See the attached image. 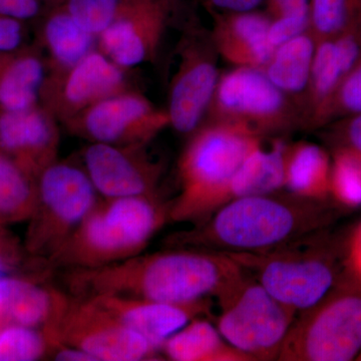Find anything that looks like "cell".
Listing matches in <instances>:
<instances>
[{
    "label": "cell",
    "instance_id": "7bdbcfd3",
    "mask_svg": "<svg viewBox=\"0 0 361 361\" xmlns=\"http://www.w3.org/2000/svg\"><path fill=\"white\" fill-rule=\"evenodd\" d=\"M356 360L361 361V353H360V355L357 356V358H356Z\"/></svg>",
    "mask_w": 361,
    "mask_h": 361
},
{
    "label": "cell",
    "instance_id": "f35d334b",
    "mask_svg": "<svg viewBox=\"0 0 361 361\" xmlns=\"http://www.w3.org/2000/svg\"><path fill=\"white\" fill-rule=\"evenodd\" d=\"M264 4L271 20L310 11V0H266Z\"/></svg>",
    "mask_w": 361,
    "mask_h": 361
},
{
    "label": "cell",
    "instance_id": "52a82bcc",
    "mask_svg": "<svg viewBox=\"0 0 361 361\" xmlns=\"http://www.w3.org/2000/svg\"><path fill=\"white\" fill-rule=\"evenodd\" d=\"M205 122L229 123L261 137L304 130V111L262 68L234 66L221 73Z\"/></svg>",
    "mask_w": 361,
    "mask_h": 361
},
{
    "label": "cell",
    "instance_id": "ffe728a7",
    "mask_svg": "<svg viewBox=\"0 0 361 361\" xmlns=\"http://www.w3.org/2000/svg\"><path fill=\"white\" fill-rule=\"evenodd\" d=\"M65 292L32 280L0 275V322L44 329Z\"/></svg>",
    "mask_w": 361,
    "mask_h": 361
},
{
    "label": "cell",
    "instance_id": "5b68a950",
    "mask_svg": "<svg viewBox=\"0 0 361 361\" xmlns=\"http://www.w3.org/2000/svg\"><path fill=\"white\" fill-rule=\"evenodd\" d=\"M320 230L269 250L225 253L280 302L300 312L344 276L341 237Z\"/></svg>",
    "mask_w": 361,
    "mask_h": 361
},
{
    "label": "cell",
    "instance_id": "9c48e42d",
    "mask_svg": "<svg viewBox=\"0 0 361 361\" xmlns=\"http://www.w3.org/2000/svg\"><path fill=\"white\" fill-rule=\"evenodd\" d=\"M37 188L25 248L45 261L87 217L99 195L84 167L66 161L58 160L45 169Z\"/></svg>",
    "mask_w": 361,
    "mask_h": 361
},
{
    "label": "cell",
    "instance_id": "7402d4cb",
    "mask_svg": "<svg viewBox=\"0 0 361 361\" xmlns=\"http://www.w3.org/2000/svg\"><path fill=\"white\" fill-rule=\"evenodd\" d=\"M329 149L312 142H287L284 159L285 191L310 200L331 201Z\"/></svg>",
    "mask_w": 361,
    "mask_h": 361
},
{
    "label": "cell",
    "instance_id": "ba28073f",
    "mask_svg": "<svg viewBox=\"0 0 361 361\" xmlns=\"http://www.w3.org/2000/svg\"><path fill=\"white\" fill-rule=\"evenodd\" d=\"M218 330L252 361L278 360L298 312L280 302L243 270L217 297Z\"/></svg>",
    "mask_w": 361,
    "mask_h": 361
},
{
    "label": "cell",
    "instance_id": "ac0fdd59",
    "mask_svg": "<svg viewBox=\"0 0 361 361\" xmlns=\"http://www.w3.org/2000/svg\"><path fill=\"white\" fill-rule=\"evenodd\" d=\"M211 37L229 65L262 68L274 49L268 42L271 18L265 11L213 13Z\"/></svg>",
    "mask_w": 361,
    "mask_h": 361
},
{
    "label": "cell",
    "instance_id": "7c38bea8",
    "mask_svg": "<svg viewBox=\"0 0 361 361\" xmlns=\"http://www.w3.org/2000/svg\"><path fill=\"white\" fill-rule=\"evenodd\" d=\"M63 126L71 135L90 142L148 146L170 127V120L166 109L134 89L102 99Z\"/></svg>",
    "mask_w": 361,
    "mask_h": 361
},
{
    "label": "cell",
    "instance_id": "f546056e",
    "mask_svg": "<svg viewBox=\"0 0 361 361\" xmlns=\"http://www.w3.org/2000/svg\"><path fill=\"white\" fill-rule=\"evenodd\" d=\"M358 114H361V61L341 80L334 96L315 116L310 130Z\"/></svg>",
    "mask_w": 361,
    "mask_h": 361
},
{
    "label": "cell",
    "instance_id": "e575fe53",
    "mask_svg": "<svg viewBox=\"0 0 361 361\" xmlns=\"http://www.w3.org/2000/svg\"><path fill=\"white\" fill-rule=\"evenodd\" d=\"M344 275L361 283V220L341 237Z\"/></svg>",
    "mask_w": 361,
    "mask_h": 361
},
{
    "label": "cell",
    "instance_id": "8992f818",
    "mask_svg": "<svg viewBox=\"0 0 361 361\" xmlns=\"http://www.w3.org/2000/svg\"><path fill=\"white\" fill-rule=\"evenodd\" d=\"M361 353V283L344 275L312 307L300 311L281 361H351Z\"/></svg>",
    "mask_w": 361,
    "mask_h": 361
},
{
    "label": "cell",
    "instance_id": "3957f363",
    "mask_svg": "<svg viewBox=\"0 0 361 361\" xmlns=\"http://www.w3.org/2000/svg\"><path fill=\"white\" fill-rule=\"evenodd\" d=\"M171 201L160 194L101 198L63 245L45 260L47 271L92 269L140 255L170 222Z\"/></svg>",
    "mask_w": 361,
    "mask_h": 361
},
{
    "label": "cell",
    "instance_id": "5bb4252c",
    "mask_svg": "<svg viewBox=\"0 0 361 361\" xmlns=\"http://www.w3.org/2000/svg\"><path fill=\"white\" fill-rule=\"evenodd\" d=\"M179 0H123L118 18L97 37V49L125 70L158 59Z\"/></svg>",
    "mask_w": 361,
    "mask_h": 361
},
{
    "label": "cell",
    "instance_id": "83f0119b",
    "mask_svg": "<svg viewBox=\"0 0 361 361\" xmlns=\"http://www.w3.org/2000/svg\"><path fill=\"white\" fill-rule=\"evenodd\" d=\"M361 20V0H310V32L331 39Z\"/></svg>",
    "mask_w": 361,
    "mask_h": 361
},
{
    "label": "cell",
    "instance_id": "8d00e7d4",
    "mask_svg": "<svg viewBox=\"0 0 361 361\" xmlns=\"http://www.w3.org/2000/svg\"><path fill=\"white\" fill-rule=\"evenodd\" d=\"M27 44L25 23L0 16V51H13Z\"/></svg>",
    "mask_w": 361,
    "mask_h": 361
},
{
    "label": "cell",
    "instance_id": "d4e9b609",
    "mask_svg": "<svg viewBox=\"0 0 361 361\" xmlns=\"http://www.w3.org/2000/svg\"><path fill=\"white\" fill-rule=\"evenodd\" d=\"M161 353L174 361H252L221 336L217 326L197 317L169 337Z\"/></svg>",
    "mask_w": 361,
    "mask_h": 361
},
{
    "label": "cell",
    "instance_id": "f1b7e54d",
    "mask_svg": "<svg viewBox=\"0 0 361 361\" xmlns=\"http://www.w3.org/2000/svg\"><path fill=\"white\" fill-rule=\"evenodd\" d=\"M51 351V343L42 329L16 323H7L0 329V361L39 360Z\"/></svg>",
    "mask_w": 361,
    "mask_h": 361
},
{
    "label": "cell",
    "instance_id": "1f68e13d",
    "mask_svg": "<svg viewBox=\"0 0 361 361\" xmlns=\"http://www.w3.org/2000/svg\"><path fill=\"white\" fill-rule=\"evenodd\" d=\"M331 39L344 78L361 61V20Z\"/></svg>",
    "mask_w": 361,
    "mask_h": 361
},
{
    "label": "cell",
    "instance_id": "6da1fadb",
    "mask_svg": "<svg viewBox=\"0 0 361 361\" xmlns=\"http://www.w3.org/2000/svg\"><path fill=\"white\" fill-rule=\"evenodd\" d=\"M242 273L223 252L172 248L103 267L68 270L65 281L68 293L77 297L115 294L185 304L217 298Z\"/></svg>",
    "mask_w": 361,
    "mask_h": 361
},
{
    "label": "cell",
    "instance_id": "d6986e66",
    "mask_svg": "<svg viewBox=\"0 0 361 361\" xmlns=\"http://www.w3.org/2000/svg\"><path fill=\"white\" fill-rule=\"evenodd\" d=\"M47 73V61L37 44L0 51V108L25 110L39 104Z\"/></svg>",
    "mask_w": 361,
    "mask_h": 361
},
{
    "label": "cell",
    "instance_id": "484cf974",
    "mask_svg": "<svg viewBox=\"0 0 361 361\" xmlns=\"http://www.w3.org/2000/svg\"><path fill=\"white\" fill-rule=\"evenodd\" d=\"M37 197V180L0 155V225L30 220Z\"/></svg>",
    "mask_w": 361,
    "mask_h": 361
},
{
    "label": "cell",
    "instance_id": "30bf717a",
    "mask_svg": "<svg viewBox=\"0 0 361 361\" xmlns=\"http://www.w3.org/2000/svg\"><path fill=\"white\" fill-rule=\"evenodd\" d=\"M42 329L51 349L65 344L82 349L96 361L153 360L160 353L90 299L70 293H65L51 322Z\"/></svg>",
    "mask_w": 361,
    "mask_h": 361
},
{
    "label": "cell",
    "instance_id": "8fae6325",
    "mask_svg": "<svg viewBox=\"0 0 361 361\" xmlns=\"http://www.w3.org/2000/svg\"><path fill=\"white\" fill-rule=\"evenodd\" d=\"M176 56L177 63L169 84L165 109L170 127L189 137L205 122L221 75L220 56L210 28L196 20L185 23Z\"/></svg>",
    "mask_w": 361,
    "mask_h": 361
},
{
    "label": "cell",
    "instance_id": "4316f807",
    "mask_svg": "<svg viewBox=\"0 0 361 361\" xmlns=\"http://www.w3.org/2000/svg\"><path fill=\"white\" fill-rule=\"evenodd\" d=\"M329 147L330 200L343 213L361 208V153L342 145Z\"/></svg>",
    "mask_w": 361,
    "mask_h": 361
},
{
    "label": "cell",
    "instance_id": "74e56055",
    "mask_svg": "<svg viewBox=\"0 0 361 361\" xmlns=\"http://www.w3.org/2000/svg\"><path fill=\"white\" fill-rule=\"evenodd\" d=\"M201 4L208 11L213 13H244L257 11L266 0H200Z\"/></svg>",
    "mask_w": 361,
    "mask_h": 361
},
{
    "label": "cell",
    "instance_id": "836d02e7",
    "mask_svg": "<svg viewBox=\"0 0 361 361\" xmlns=\"http://www.w3.org/2000/svg\"><path fill=\"white\" fill-rule=\"evenodd\" d=\"M325 139L329 146L342 145L361 153V114L341 118L326 127Z\"/></svg>",
    "mask_w": 361,
    "mask_h": 361
},
{
    "label": "cell",
    "instance_id": "d590c367",
    "mask_svg": "<svg viewBox=\"0 0 361 361\" xmlns=\"http://www.w3.org/2000/svg\"><path fill=\"white\" fill-rule=\"evenodd\" d=\"M44 4L42 0H0V16L26 23L42 16Z\"/></svg>",
    "mask_w": 361,
    "mask_h": 361
},
{
    "label": "cell",
    "instance_id": "ab89813d",
    "mask_svg": "<svg viewBox=\"0 0 361 361\" xmlns=\"http://www.w3.org/2000/svg\"><path fill=\"white\" fill-rule=\"evenodd\" d=\"M51 355L56 360L61 361H96L89 353L73 346L56 344L51 349Z\"/></svg>",
    "mask_w": 361,
    "mask_h": 361
},
{
    "label": "cell",
    "instance_id": "d6a6232c",
    "mask_svg": "<svg viewBox=\"0 0 361 361\" xmlns=\"http://www.w3.org/2000/svg\"><path fill=\"white\" fill-rule=\"evenodd\" d=\"M310 30V11L295 16L271 20L268 28V42L273 49L280 44L293 39L297 35Z\"/></svg>",
    "mask_w": 361,
    "mask_h": 361
},
{
    "label": "cell",
    "instance_id": "9a60e30c",
    "mask_svg": "<svg viewBox=\"0 0 361 361\" xmlns=\"http://www.w3.org/2000/svg\"><path fill=\"white\" fill-rule=\"evenodd\" d=\"M82 161L97 193L104 198L160 194L164 166L149 155L147 146L90 142L82 151Z\"/></svg>",
    "mask_w": 361,
    "mask_h": 361
},
{
    "label": "cell",
    "instance_id": "b9f144b4",
    "mask_svg": "<svg viewBox=\"0 0 361 361\" xmlns=\"http://www.w3.org/2000/svg\"><path fill=\"white\" fill-rule=\"evenodd\" d=\"M44 4H47V7L59 6L63 2V0H42Z\"/></svg>",
    "mask_w": 361,
    "mask_h": 361
},
{
    "label": "cell",
    "instance_id": "cb8c5ba5",
    "mask_svg": "<svg viewBox=\"0 0 361 361\" xmlns=\"http://www.w3.org/2000/svg\"><path fill=\"white\" fill-rule=\"evenodd\" d=\"M316 44L317 40L310 30L297 35L275 47L267 63L262 68L271 82L287 96L295 99L302 109Z\"/></svg>",
    "mask_w": 361,
    "mask_h": 361
},
{
    "label": "cell",
    "instance_id": "4fadbf2b",
    "mask_svg": "<svg viewBox=\"0 0 361 361\" xmlns=\"http://www.w3.org/2000/svg\"><path fill=\"white\" fill-rule=\"evenodd\" d=\"M129 71L96 49L70 68L47 71L39 104L63 125L102 99L134 90Z\"/></svg>",
    "mask_w": 361,
    "mask_h": 361
},
{
    "label": "cell",
    "instance_id": "2e32d148",
    "mask_svg": "<svg viewBox=\"0 0 361 361\" xmlns=\"http://www.w3.org/2000/svg\"><path fill=\"white\" fill-rule=\"evenodd\" d=\"M61 123L39 104L25 110L0 108V155L32 179L59 160Z\"/></svg>",
    "mask_w": 361,
    "mask_h": 361
},
{
    "label": "cell",
    "instance_id": "e0dca14e",
    "mask_svg": "<svg viewBox=\"0 0 361 361\" xmlns=\"http://www.w3.org/2000/svg\"><path fill=\"white\" fill-rule=\"evenodd\" d=\"M82 298L90 299L128 329L145 337L160 353L161 345L169 337L195 318L209 314L212 307L211 299L174 304L115 294Z\"/></svg>",
    "mask_w": 361,
    "mask_h": 361
},
{
    "label": "cell",
    "instance_id": "44dd1931",
    "mask_svg": "<svg viewBox=\"0 0 361 361\" xmlns=\"http://www.w3.org/2000/svg\"><path fill=\"white\" fill-rule=\"evenodd\" d=\"M37 44L44 52L47 71L70 68L97 49V37L80 27L61 4L49 7Z\"/></svg>",
    "mask_w": 361,
    "mask_h": 361
},
{
    "label": "cell",
    "instance_id": "277c9868",
    "mask_svg": "<svg viewBox=\"0 0 361 361\" xmlns=\"http://www.w3.org/2000/svg\"><path fill=\"white\" fill-rule=\"evenodd\" d=\"M263 139L229 123H202L178 160L179 193L171 201L170 222L201 224L225 205L233 177Z\"/></svg>",
    "mask_w": 361,
    "mask_h": 361
},
{
    "label": "cell",
    "instance_id": "4dcf8cb0",
    "mask_svg": "<svg viewBox=\"0 0 361 361\" xmlns=\"http://www.w3.org/2000/svg\"><path fill=\"white\" fill-rule=\"evenodd\" d=\"M123 0H63L66 9L80 27L99 37L116 20Z\"/></svg>",
    "mask_w": 361,
    "mask_h": 361
},
{
    "label": "cell",
    "instance_id": "60d3db41",
    "mask_svg": "<svg viewBox=\"0 0 361 361\" xmlns=\"http://www.w3.org/2000/svg\"><path fill=\"white\" fill-rule=\"evenodd\" d=\"M18 262V251L4 237L0 236V275L7 274Z\"/></svg>",
    "mask_w": 361,
    "mask_h": 361
},
{
    "label": "cell",
    "instance_id": "603a6c76",
    "mask_svg": "<svg viewBox=\"0 0 361 361\" xmlns=\"http://www.w3.org/2000/svg\"><path fill=\"white\" fill-rule=\"evenodd\" d=\"M259 142L230 183L227 202L243 197L274 193L284 190V159L287 142L282 137Z\"/></svg>",
    "mask_w": 361,
    "mask_h": 361
},
{
    "label": "cell",
    "instance_id": "7a4b0ae2",
    "mask_svg": "<svg viewBox=\"0 0 361 361\" xmlns=\"http://www.w3.org/2000/svg\"><path fill=\"white\" fill-rule=\"evenodd\" d=\"M341 214L331 201L301 198L285 190L243 197L192 229L170 235L167 245L223 253L266 251L327 229Z\"/></svg>",
    "mask_w": 361,
    "mask_h": 361
}]
</instances>
